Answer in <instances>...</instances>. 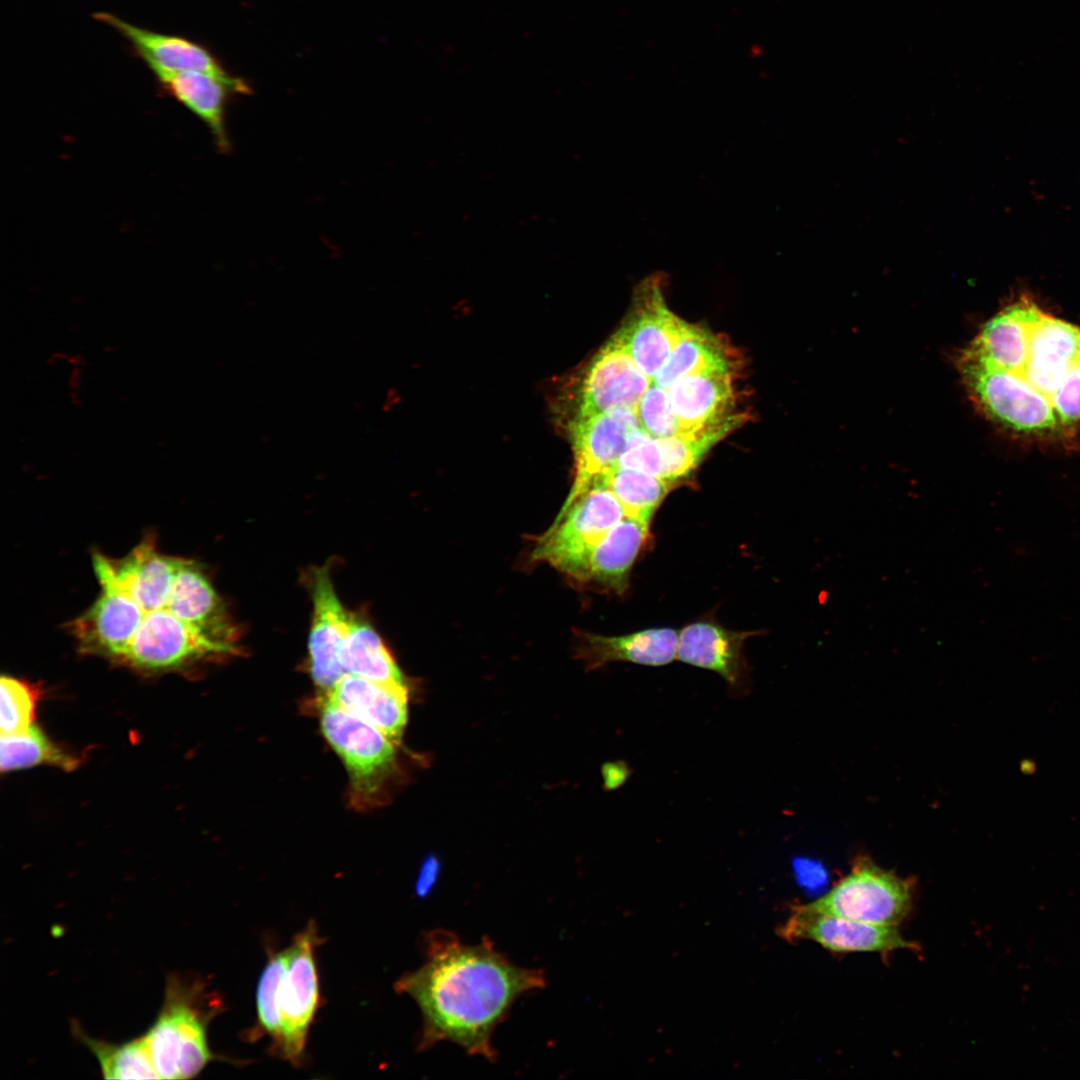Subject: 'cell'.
<instances>
[{
    "instance_id": "1",
    "label": "cell",
    "mask_w": 1080,
    "mask_h": 1080,
    "mask_svg": "<svg viewBox=\"0 0 1080 1080\" xmlns=\"http://www.w3.org/2000/svg\"><path fill=\"white\" fill-rule=\"evenodd\" d=\"M92 566L100 592L69 624L81 652L165 672L233 651L223 601L196 561L149 535L120 558L93 552Z\"/></svg>"
},
{
    "instance_id": "2",
    "label": "cell",
    "mask_w": 1080,
    "mask_h": 1080,
    "mask_svg": "<svg viewBox=\"0 0 1080 1080\" xmlns=\"http://www.w3.org/2000/svg\"><path fill=\"white\" fill-rule=\"evenodd\" d=\"M544 986L542 970L513 964L488 939L468 945L442 931L430 935L424 964L395 984L421 1011L420 1049L447 1041L492 1062L496 1027L519 997Z\"/></svg>"
},
{
    "instance_id": "3",
    "label": "cell",
    "mask_w": 1080,
    "mask_h": 1080,
    "mask_svg": "<svg viewBox=\"0 0 1080 1080\" xmlns=\"http://www.w3.org/2000/svg\"><path fill=\"white\" fill-rule=\"evenodd\" d=\"M159 1014L144 1034L160 1079L196 1077L214 1060L208 1044V1025L221 1008L219 1000L198 978L179 973L167 976Z\"/></svg>"
},
{
    "instance_id": "4",
    "label": "cell",
    "mask_w": 1080,
    "mask_h": 1080,
    "mask_svg": "<svg viewBox=\"0 0 1080 1080\" xmlns=\"http://www.w3.org/2000/svg\"><path fill=\"white\" fill-rule=\"evenodd\" d=\"M957 364L975 407L1003 430L1040 440L1066 436L1050 400L1016 373L994 366L969 347Z\"/></svg>"
},
{
    "instance_id": "5",
    "label": "cell",
    "mask_w": 1080,
    "mask_h": 1080,
    "mask_svg": "<svg viewBox=\"0 0 1080 1080\" xmlns=\"http://www.w3.org/2000/svg\"><path fill=\"white\" fill-rule=\"evenodd\" d=\"M322 704L321 730L348 771L353 806H376L394 770L395 744L362 719L329 703Z\"/></svg>"
},
{
    "instance_id": "6",
    "label": "cell",
    "mask_w": 1080,
    "mask_h": 1080,
    "mask_svg": "<svg viewBox=\"0 0 1080 1080\" xmlns=\"http://www.w3.org/2000/svg\"><path fill=\"white\" fill-rule=\"evenodd\" d=\"M912 889L911 881L863 859L829 892L804 906L858 922L897 926L911 910Z\"/></svg>"
},
{
    "instance_id": "7",
    "label": "cell",
    "mask_w": 1080,
    "mask_h": 1080,
    "mask_svg": "<svg viewBox=\"0 0 1080 1080\" xmlns=\"http://www.w3.org/2000/svg\"><path fill=\"white\" fill-rule=\"evenodd\" d=\"M624 517L618 499L602 481H598L537 538L531 557L547 562L567 575Z\"/></svg>"
},
{
    "instance_id": "8",
    "label": "cell",
    "mask_w": 1080,
    "mask_h": 1080,
    "mask_svg": "<svg viewBox=\"0 0 1080 1080\" xmlns=\"http://www.w3.org/2000/svg\"><path fill=\"white\" fill-rule=\"evenodd\" d=\"M744 419L743 414L725 415L664 438H655L639 427L629 435L615 468L633 469L675 483L687 477L705 454Z\"/></svg>"
},
{
    "instance_id": "9",
    "label": "cell",
    "mask_w": 1080,
    "mask_h": 1080,
    "mask_svg": "<svg viewBox=\"0 0 1080 1080\" xmlns=\"http://www.w3.org/2000/svg\"><path fill=\"white\" fill-rule=\"evenodd\" d=\"M317 928L310 922L287 948V962L278 991L280 1032L273 1048L293 1064L303 1057L308 1028L319 1000L314 948Z\"/></svg>"
},
{
    "instance_id": "10",
    "label": "cell",
    "mask_w": 1080,
    "mask_h": 1080,
    "mask_svg": "<svg viewBox=\"0 0 1080 1080\" xmlns=\"http://www.w3.org/2000/svg\"><path fill=\"white\" fill-rule=\"evenodd\" d=\"M688 326L668 308L660 279L652 276L635 290L632 310L614 336L640 370L653 379Z\"/></svg>"
},
{
    "instance_id": "11",
    "label": "cell",
    "mask_w": 1080,
    "mask_h": 1080,
    "mask_svg": "<svg viewBox=\"0 0 1080 1080\" xmlns=\"http://www.w3.org/2000/svg\"><path fill=\"white\" fill-rule=\"evenodd\" d=\"M638 427L636 411L629 409L610 410L575 421V476L571 490L556 518L615 467L629 435Z\"/></svg>"
},
{
    "instance_id": "12",
    "label": "cell",
    "mask_w": 1080,
    "mask_h": 1080,
    "mask_svg": "<svg viewBox=\"0 0 1080 1080\" xmlns=\"http://www.w3.org/2000/svg\"><path fill=\"white\" fill-rule=\"evenodd\" d=\"M652 383L613 336L594 356L581 386L575 421L615 410L636 411Z\"/></svg>"
},
{
    "instance_id": "13",
    "label": "cell",
    "mask_w": 1080,
    "mask_h": 1080,
    "mask_svg": "<svg viewBox=\"0 0 1080 1080\" xmlns=\"http://www.w3.org/2000/svg\"><path fill=\"white\" fill-rule=\"evenodd\" d=\"M781 935L795 941H815L834 952H880L896 949H919L902 937L896 926L874 925L834 915L822 914L797 906L781 928Z\"/></svg>"
},
{
    "instance_id": "14",
    "label": "cell",
    "mask_w": 1080,
    "mask_h": 1080,
    "mask_svg": "<svg viewBox=\"0 0 1080 1080\" xmlns=\"http://www.w3.org/2000/svg\"><path fill=\"white\" fill-rule=\"evenodd\" d=\"M93 17L125 38L134 54L153 74L181 71H201L220 76L231 74L207 47L198 42L134 25L109 12H96Z\"/></svg>"
},
{
    "instance_id": "15",
    "label": "cell",
    "mask_w": 1080,
    "mask_h": 1080,
    "mask_svg": "<svg viewBox=\"0 0 1080 1080\" xmlns=\"http://www.w3.org/2000/svg\"><path fill=\"white\" fill-rule=\"evenodd\" d=\"M313 618L309 636L310 670L314 684L326 694L345 674L340 649L348 613L338 599L328 569L315 570L312 581Z\"/></svg>"
},
{
    "instance_id": "16",
    "label": "cell",
    "mask_w": 1080,
    "mask_h": 1080,
    "mask_svg": "<svg viewBox=\"0 0 1080 1080\" xmlns=\"http://www.w3.org/2000/svg\"><path fill=\"white\" fill-rule=\"evenodd\" d=\"M162 90L183 104L209 128L221 152L230 150L225 114L232 95H247V82L232 74L215 75L201 71L154 74Z\"/></svg>"
},
{
    "instance_id": "17",
    "label": "cell",
    "mask_w": 1080,
    "mask_h": 1080,
    "mask_svg": "<svg viewBox=\"0 0 1080 1080\" xmlns=\"http://www.w3.org/2000/svg\"><path fill=\"white\" fill-rule=\"evenodd\" d=\"M323 702L354 715L381 731L395 745L408 715V688L344 674L324 694Z\"/></svg>"
},
{
    "instance_id": "18",
    "label": "cell",
    "mask_w": 1080,
    "mask_h": 1080,
    "mask_svg": "<svg viewBox=\"0 0 1080 1080\" xmlns=\"http://www.w3.org/2000/svg\"><path fill=\"white\" fill-rule=\"evenodd\" d=\"M1079 355L1080 326L1044 312L1030 330L1026 361L1014 373L1051 402L1069 367Z\"/></svg>"
},
{
    "instance_id": "19",
    "label": "cell",
    "mask_w": 1080,
    "mask_h": 1080,
    "mask_svg": "<svg viewBox=\"0 0 1080 1080\" xmlns=\"http://www.w3.org/2000/svg\"><path fill=\"white\" fill-rule=\"evenodd\" d=\"M648 533V522L625 516L567 575L582 583L623 592Z\"/></svg>"
},
{
    "instance_id": "20",
    "label": "cell",
    "mask_w": 1080,
    "mask_h": 1080,
    "mask_svg": "<svg viewBox=\"0 0 1080 1080\" xmlns=\"http://www.w3.org/2000/svg\"><path fill=\"white\" fill-rule=\"evenodd\" d=\"M751 632L727 630L711 622H695L678 635L676 658L718 673L729 686L742 691L745 683L744 641ZM745 689V688H744Z\"/></svg>"
},
{
    "instance_id": "21",
    "label": "cell",
    "mask_w": 1080,
    "mask_h": 1080,
    "mask_svg": "<svg viewBox=\"0 0 1080 1080\" xmlns=\"http://www.w3.org/2000/svg\"><path fill=\"white\" fill-rule=\"evenodd\" d=\"M1043 313L1021 296L987 321L968 347L994 366L1018 372L1026 361L1030 330Z\"/></svg>"
},
{
    "instance_id": "22",
    "label": "cell",
    "mask_w": 1080,
    "mask_h": 1080,
    "mask_svg": "<svg viewBox=\"0 0 1080 1080\" xmlns=\"http://www.w3.org/2000/svg\"><path fill=\"white\" fill-rule=\"evenodd\" d=\"M734 373L713 371L684 376L668 389L683 430L699 428L723 416L734 398Z\"/></svg>"
},
{
    "instance_id": "23",
    "label": "cell",
    "mask_w": 1080,
    "mask_h": 1080,
    "mask_svg": "<svg viewBox=\"0 0 1080 1080\" xmlns=\"http://www.w3.org/2000/svg\"><path fill=\"white\" fill-rule=\"evenodd\" d=\"M678 634L671 628H653L623 636L582 634V654L591 667L612 661L661 666L676 658Z\"/></svg>"
},
{
    "instance_id": "24",
    "label": "cell",
    "mask_w": 1080,
    "mask_h": 1080,
    "mask_svg": "<svg viewBox=\"0 0 1080 1080\" xmlns=\"http://www.w3.org/2000/svg\"><path fill=\"white\" fill-rule=\"evenodd\" d=\"M339 659L345 674L383 684L407 686L378 634L359 616L348 613Z\"/></svg>"
},
{
    "instance_id": "25",
    "label": "cell",
    "mask_w": 1080,
    "mask_h": 1080,
    "mask_svg": "<svg viewBox=\"0 0 1080 1080\" xmlns=\"http://www.w3.org/2000/svg\"><path fill=\"white\" fill-rule=\"evenodd\" d=\"M733 360L728 347L717 336L689 324L652 382L668 389L684 376L713 371L734 372Z\"/></svg>"
},
{
    "instance_id": "26",
    "label": "cell",
    "mask_w": 1080,
    "mask_h": 1080,
    "mask_svg": "<svg viewBox=\"0 0 1080 1080\" xmlns=\"http://www.w3.org/2000/svg\"><path fill=\"white\" fill-rule=\"evenodd\" d=\"M72 1032L95 1056L105 1079H159L144 1034L112 1043L88 1035L76 1022Z\"/></svg>"
},
{
    "instance_id": "27",
    "label": "cell",
    "mask_w": 1080,
    "mask_h": 1080,
    "mask_svg": "<svg viewBox=\"0 0 1080 1080\" xmlns=\"http://www.w3.org/2000/svg\"><path fill=\"white\" fill-rule=\"evenodd\" d=\"M601 481L612 491L625 516L650 523L674 482L633 469L614 468Z\"/></svg>"
},
{
    "instance_id": "28",
    "label": "cell",
    "mask_w": 1080,
    "mask_h": 1080,
    "mask_svg": "<svg viewBox=\"0 0 1080 1080\" xmlns=\"http://www.w3.org/2000/svg\"><path fill=\"white\" fill-rule=\"evenodd\" d=\"M43 763L71 769L77 761L50 742L35 725L23 732L1 735L0 768L3 772Z\"/></svg>"
},
{
    "instance_id": "29",
    "label": "cell",
    "mask_w": 1080,
    "mask_h": 1080,
    "mask_svg": "<svg viewBox=\"0 0 1080 1080\" xmlns=\"http://www.w3.org/2000/svg\"><path fill=\"white\" fill-rule=\"evenodd\" d=\"M0 728L1 735L28 730L34 725V715L39 689L18 678L3 675L0 679Z\"/></svg>"
},
{
    "instance_id": "30",
    "label": "cell",
    "mask_w": 1080,
    "mask_h": 1080,
    "mask_svg": "<svg viewBox=\"0 0 1080 1080\" xmlns=\"http://www.w3.org/2000/svg\"><path fill=\"white\" fill-rule=\"evenodd\" d=\"M287 962V949L273 954L258 981L257 1002V1029L252 1033L255 1037L258 1032L269 1035L273 1044L277 1041L280 1032V1014L278 1008V991Z\"/></svg>"
},
{
    "instance_id": "31",
    "label": "cell",
    "mask_w": 1080,
    "mask_h": 1080,
    "mask_svg": "<svg viewBox=\"0 0 1080 1080\" xmlns=\"http://www.w3.org/2000/svg\"><path fill=\"white\" fill-rule=\"evenodd\" d=\"M636 415L640 428L655 438L683 431L673 412L667 389L653 382L639 401Z\"/></svg>"
},
{
    "instance_id": "32",
    "label": "cell",
    "mask_w": 1080,
    "mask_h": 1080,
    "mask_svg": "<svg viewBox=\"0 0 1080 1080\" xmlns=\"http://www.w3.org/2000/svg\"><path fill=\"white\" fill-rule=\"evenodd\" d=\"M1051 403L1065 435L1072 437L1080 422V355L1069 367Z\"/></svg>"
},
{
    "instance_id": "33",
    "label": "cell",
    "mask_w": 1080,
    "mask_h": 1080,
    "mask_svg": "<svg viewBox=\"0 0 1080 1080\" xmlns=\"http://www.w3.org/2000/svg\"><path fill=\"white\" fill-rule=\"evenodd\" d=\"M604 787L606 790L619 788L626 782L630 775V769L623 761L607 762L601 769Z\"/></svg>"
},
{
    "instance_id": "34",
    "label": "cell",
    "mask_w": 1080,
    "mask_h": 1080,
    "mask_svg": "<svg viewBox=\"0 0 1080 1080\" xmlns=\"http://www.w3.org/2000/svg\"><path fill=\"white\" fill-rule=\"evenodd\" d=\"M439 861L431 855L425 858L416 883V891L419 895H425L433 886L439 873Z\"/></svg>"
}]
</instances>
